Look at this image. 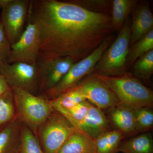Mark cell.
<instances>
[{
    "label": "cell",
    "mask_w": 153,
    "mask_h": 153,
    "mask_svg": "<svg viewBox=\"0 0 153 153\" xmlns=\"http://www.w3.org/2000/svg\"><path fill=\"white\" fill-rule=\"evenodd\" d=\"M27 19L39 32V55L68 57L75 63L90 55L113 31L109 14L72 1H30Z\"/></svg>",
    "instance_id": "6da1fadb"
},
{
    "label": "cell",
    "mask_w": 153,
    "mask_h": 153,
    "mask_svg": "<svg viewBox=\"0 0 153 153\" xmlns=\"http://www.w3.org/2000/svg\"><path fill=\"white\" fill-rule=\"evenodd\" d=\"M17 118L36 135L38 128L55 109L44 94L36 95L18 88H11Z\"/></svg>",
    "instance_id": "7a4b0ae2"
},
{
    "label": "cell",
    "mask_w": 153,
    "mask_h": 153,
    "mask_svg": "<svg viewBox=\"0 0 153 153\" xmlns=\"http://www.w3.org/2000/svg\"><path fill=\"white\" fill-rule=\"evenodd\" d=\"M97 74L114 92L120 104L134 109L152 107V91L130 73L115 76Z\"/></svg>",
    "instance_id": "3957f363"
},
{
    "label": "cell",
    "mask_w": 153,
    "mask_h": 153,
    "mask_svg": "<svg viewBox=\"0 0 153 153\" xmlns=\"http://www.w3.org/2000/svg\"><path fill=\"white\" fill-rule=\"evenodd\" d=\"M130 25L127 20L117 38L102 55L94 72L109 76H121L127 72L126 63L130 48Z\"/></svg>",
    "instance_id": "277c9868"
},
{
    "label": "cell",
    "mask_w": 153,
    "mask_h": 153,
    "mask_svg": "<svg viewBox=\"0 0 153 153\" xmlns=\"http://www.w3.org/2000/svg\"><path fill=\"white\" fill-rule=\"evenodd\" d=\"M114 40L112 34L108 36L97 49L87 57L74 63L57 85L43 94L52 100L76 86L84 77L93 72L102 55Z\"/></svg>",
    "instance_id": "5b68a950"
},
{
    "label": "cell",
    "mask_w": 153,
    "mask_h": 153,
    "mask_svg": "<svg viewBox=\"0 0 153 153\" xmlns=\"http://www.w3.org/2000/svg\"><path fill=\"white\" fill-rule=\"evenodd\" d=\"M77 129L58 111L54 110L38 128L36 136L45 153H57Z\"/></svg>",
    "instance_id": "8992f818"
},
{
    "label": "cell",
    "mask_w": 153,
    "mask_h": 153,
    "mask_svg": "<svg viewBox=\"0 0 153 153\" xmlns=\"http://www.w3.org/2000/svg\"><path fill=\"white\" fill-rule=\"evenodd\" d=\"M0 73L11 88H18L34 95L40 94L36 63H9L6 61L0 63Z\"/></svg>",
    "instance_id": "52a82bcc"
},
{
    "label": "cell",
    "mask_w": 153,
    "mask_h": 153,
    "mask_svg": "<svg viewBox=\"0 0 153 153\" xmlns=\"http://www.w3.org/2000/svg\"><path fill=\"white\" fill-rule=\"evenodd\" d=\"M75 63L68 57H51L39 55L36 65L39 94L45 93L57 85Z\"/></svg>",
    "instance_id": "ba28073f"
},
{
    "label": "cell",
    "mask_w": 153,
    "mask_h": 153,
    "mask_svg": "<svg viewBox=\"0 0 153 153\" xmlns=\"http://www.w3.org/2000/svg\"><path fill=\"white\" fill-rule=\"evenodd\" d=\"M27 25L19 40L11 46L7 62L36 64L39 57V32L37 26L29 19Z\"/></svg>",
    "instance_id": "9c48e42d"
},
{
    "label": "cell",
    "mask_w": 153,
    "mask_h": 153,
    "mask_svg": "<svg viewBox=\"0 0 153 153\" xmlns=\"http://www.w3.org/2000/svg\"><path fill=\"white\" fill-rule=\"evenodd\" d=\"M30 4L29 0H11L2 9L0 21L11 45L19 40L25 31Z\"/></svg>",
    "instance_id": "30bf717a"
},
{
    "label": "cell",
    "mask_w": 153,
    "mask_h": 153,
    "mask_svg": "<svg viewBox=\"0 0 153 153\" xmlns=\"http://www.w3.org/2000/svg\"><path fill=\"white\" fill-rule=\"evenodd\" d=\"M76 85L88 101L102 110L120 104L114 92L94 72L85 76Z\"/></svg>",
    "instance_id": "8fae6325"
},
{
    "label": "cell",
    "mask_w": 153,
    "mask_h": 153,
    "mask_svg": "<svg viewBox=\"0 0 153 153\" xmlns=\"http://www.w3.org/2000/svg\"><path fill=\"white\" fill-rule=\"evenodd\" d=\"M153 30V15L147 1L140 2L133 14L129 47Z\"/></svg>",
    "instance_id": "7c38bea8"
},
{
    "label": "cell",
    "mask_w": 153,
    "mask_h": 153,
    "mask_svg": "<svg viewBox=\"0 0 153 153\" xmlns=\"http://www.w3.org/2000/svg\"><path fill=\"white\" fill-rule=\"evenodd\" d=\"M110 122L103 110L91 104L88 112L78 130L95 139L110 129Z\"/></svg>",
    "instance_id": "4fadbf2b"
},
{
    "label": "cell",
    "mask_w": 153,
    "mask_h": 153,
    "mask_svg": "<svg viewBox=\"0 0 153 153\" xmlns=\"http://www.w3.org/2000/svg\"><path fill=\"white\" fill-rule=\"evenodd\" d=\"M109 120L124 135L136 133L135 129V109L120 103L108 109Z\"/></svg>",
    "instance_id": "5bb4252c"
},
{
    "label": "cell",
    "mask_w": 153,
    "mask_h": 153,
    "mask_svg": "<svg viewBox=\"0 0 153 153\" xmlns=\"http://www.w3.org/2000/svg\"><path fill=\"white\" fill-rule=\"evenodd\" d=\"M57 153H96L95 140L77 129L67 139Z\"/></svg>",
    "instance_id": "9a60e30c"
},
{
    "label": "cell",
    "mask_w": 153,
    "mask_h": 153,
    "mask_svg": "<svg viewBox=\"0 0 153 153\" xmlns=\"http://www.w3.org/2000/svg\"><path fill=\"white\" fill-rule=\"evenodd\" d=\"M22 123L17 118L0 129V153H18Z\"/></svg>",
    "instance_id": "2e32d148"
},
{
    "label": "cell",
    "mask_w": 153,
    "mask_h": 153,
    "mask_svg": "<svg viewBox=\"0 0 153 153\" xmlns=\"http://www.w3.org/2000/svg\"><path fill=\"white\" fill-rule=\"evenodd\" d=\"M137 0H113L111 6V22L113 31H120L128 17L134 10Z\"/></svg>",
    "instance_id": "e0dca14e"
},
{
    "label": "cell",
    "mask_w": 153,
    "mask_h": 153,
    "mask_svg": "<svg viewBox=\"0 0 153 153\" xmlns=\"http://www.w3.org/2000/svg\"><path fill=\"white\" fill-rule=\"evenodd\" d=\"M153 153V139L152 134L143 133L131 139L121 142L117 152Z\"/></svg>",
    "instance_id": "ac0fdd59"
},
{
    "label": "cell",
    "mask_w": 153,
    "mask_h": 153,
    "mask_svg": "<svg viewBox=\"0 0 153 153\" xmlns=\"http://www.w3.org/2000/svg\"><path fill=\"white\" fill-rule=\"evenodd\" d=\"M124 134L117 129L101 134L95 140L96 153H116Z\"/></svg>",
    "instance_id": "d6986e66"
},
{
    "label": "cell",
    "mask_w": 153,
    "mask_h": 153,
    "mask_svg": "<svg viewBox=\"0 0 153 153\" xmlns=\"http://www.w3.org/2000/svg\"><path fill=\"white\" fill-rule=\"evenodd\" d=\"M85 95L78 85L67 90L57 98L52 100L54 109L58 111L70 109L86 100Z\"/></svg>",
    "instance_id": "ffe728a7"
},
{
    "label": "cell",
    "mask_w": 153,
    "mask_h": 153,
    "mask_svg": "<svg viewBox=\"0 0 153 153\" xmlns=\"http://www.w3.org/2000/svg\"><path fill=\"white\" fill-rule=\"evenodd\" d=\"M153 49V30L143 36L129 48L126 67L129 68L141 56Z\"/></svg>",
    "instance_id": "44dd1931"
},
{
    "label": "cell",
    "mask_w": 153,
    "mask_h": 153,
    "mask_svg": "<svg viewBox=\"0 0 153 153\" xmlns=\"http://www.w3.org/2000/svg\"><path fill=\"white\" fill-rule=\"evenodd\" d=\"M17 118L12 89L0 96V129Z\"/></svg>",
    "instance_id": "7402d4cb"
},
{
    "label": "cell",
    "mask_w": 153,
    "mask_h": 153,
    "mask_svg": "<svg viewBox=\"0 0 153 153\" xmlns=\"http://www.w3.org/2000/svg\"><path fill=\"white\" fill-rule=\"evenodd\" d=\"M18 153H45L36 135L22 123Z\"/></svg>",
    "instance_id": "603a6c76"
},
{
    "label": "cell",
    "mask_w": 153,
    "mask_h": 153,
    "mask_svg": "<svg viewBox=\"0 0 153 153\" xmlns=\"http://www.w3.org/2000/svg\"><path fill=\"white\" fill-rule=\"evenodd\" d=\"M131 66L134 75L149 81L153 74V49L141 56Z\"/></svg>",
    "instance_id": "cb8c5ba5"
},
{
    "label": "cell",
    "mask_w": 153,
    "mask_h": 153,
    "mask_svg": "<svg viewBox=\"0 0 153 153\" xmlns=\"http://www.w3.org/2000/svg\"><path fill=\"white\" fill-rule=\"evenodd\" d=\"M91 104L87 100L82 102L70 109L58 112L63 115L75 128L78 130L88 112Z\"/></svg>",
    "instance_id": "d4e9b609"
},
{
    "label": "cell",
    "mask_w": 153,
    "mask_h": 153,
    "mask_svg": "<svg viewBox=\"0 0 153 153\" xmlns=\"http://www.w3.org/2000/svg\"><path fill=\"white\" fill-rule=\"evenodd\" d=\"M153 126V111L151 107H144L135 109L136 133L145 131Z\"/></svg>",
    "instance_id": "484cf974"
},
{
    "label": "cell",
    "mask_w": 153,
    "mask_h": 153,
    "mask_svg": "<svg viewBox=\"0 0 153 153\" xmlns=\"http://www.w3.org/2000/svg\"><path fill=\"white\" fill-rule=\"evenodd\" d=\"M72 1L89 10L94 9V12L108 14L110 10L111 4H112V1L107 0H80Z\"/></svg>",
    "instance_id": "4316f807"
},
{
    "label": "cell",
    "mask_w": 153,
    "mask_h": 153,
    "mask_svg": "<svg viewBox=\"0 0 153 153\" xmlns=\"http://www.w3.org/2000/svg\"><path fill=\"white\" fill-rule=\"evenodd\" d=\"M11 46L2 24L0 21V63L7 60L11 51Z\"/></svg>",
    "instance_id": "83f0119b"
},
{
    "label": "cell",
    "mask_w": 153,
    "mask_h": 153,
    "mask_svg": "<svg viewBox=\"0 0 153 153\" xmlns=\"http://www.w3.org/2000/svg\"><path fill=\"white\" fill-rule=\"evenodd\" d=\"M11 89L5 78L0 73V96Z\"/></svg>",
    "instance_id": "f1b7e54d"
},
{
    "label": "cell",
    "mask_w": 153,
    "mask_h": 153,
    "mask_svg": "<svg viewBox=\"0 0 153 153\" xmlns=\"http://www.w3.org/2000/svg\"><path fill=\"white\" fill-rule=\"evenodd\" d=\"M11 1V0H0V8L3 9Z\"/></svg>",
    "instance_id": "f546056e"
}]
</instances>
